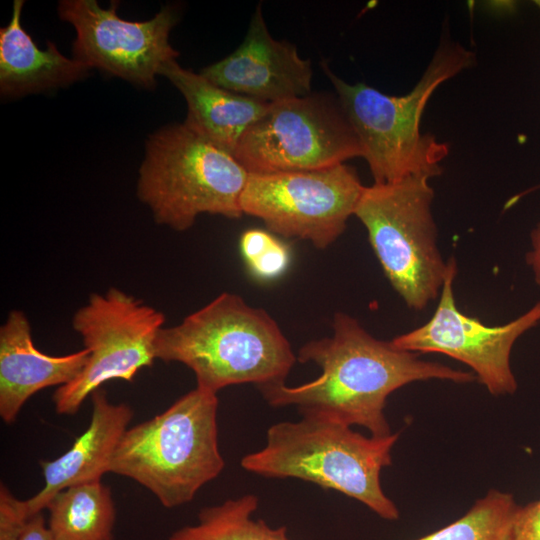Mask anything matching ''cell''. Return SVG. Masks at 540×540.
<instances>
[{"label": "cell", "instance_id": "obj_1", "mask_svg": "<svg viewBox=\"0 0 540 540\" xmlns=\"http://www.w3.org/2000/svg\"><path fill=\"white\" fill-rule=\"evenodd\" d=\"M333 334L305 343L297 353L301 363L313 362L320 375L307 383L257 387L272 407L295 406L302 416L332 419L366 428L371 436L391 435L384 409L388 396L414 381L441 379L473 382V373L421 360L392 341L373 337L354 317L334 315Z\"/></svg>", "mask_w": 540, "mask_h": 540}, {"label": "cell", "instance_id": "obj_17", "mask_svg": "<svg viewBox=\"0 0 540 540\" xmlns=\"http://www.w3.org/2000/svg\"><path fill=\"white\" fill-rule=\"evenodd\" d=\"M24 1L13 2L12 17L0 29V91L22 96L71 84L88 74L90 67L65 57L48 42L40 49L21 25Z\"/></svg>", "mask_w": 540, "mask_h": 540}, {"label": "cell", "instance_id": "obj_11", "mask_svg": "<svg viewBox=\"0 0 540 540\" xmlns=\"http://www.w3.org/2000/svg\"><path fill=\"white\" fill-rule=\"evenodd\" d=\"M448 264L432 317L391 341L402 350L447 355L471 367L492 395L513 394L517 381L511 369V351L516 340L540 322V300L508 323L486 325L459 310L454 295L456 259L450 257Z\"/></svg>", "mask_w": 540, "mask_h": 540}, {"label": "cell", "instance_id": "obj_18", "mask_svg": "<svg viewBox=\"0 0 540 540\" xmlns=\"http://www.w3.org/2000/svg\"><path fill=\"white\" fill-rule=\"evenodd\" d=\"M46 509L57 540H113L116 510L111 490L101 480L62 490Z\"/></svg>", "mask_w": 540, "mask_h": 540}, {"label": "cell", "instance_id": "obj_12", "mask_svg": "<svg viewBox=\"0 0 540 540\" xmlns=\"http://www.w3.org/2000/svg\"><path fill=\"white\" fill-rule=\"evenodd\" d=\"M118 2L108 9L95 0H62L59 17L76 31L74 59L131 83L152 88L156 75L179 52L169 43V34L178 21L172 6H164L150 20L134 22L117 14Z\"/></svg>", "mask_w": 540, "mask_h": 540}, {"label": "cell", "instance_id": "obj_19", "mask_svg": "<svg viewBox=\"0 0 540 540\" xmlns=\"http://www.w3.org/2000/svg\"><path fill=\"white\" fill-rule=\"evenodd\" d=\"M519 508L512 494L492 489L463 517L417 540H514Z\"/></svg>", "mask_w": 540, "mask_h": 540}, {"label": "cell", "instance_id": "obj_9", "mask_svg": "<svg viewBox=\"0 0 540 540\" xmlns=\"http://www.w3.org/2000/svg\"><path fill=\"white\" fill-rule=\"evenodd\" d=\"M164 322L162 312L120 289L91 294L72 318L73 329L89 351L88 360L74 380L54 392L56 412L74 415L110 380L132 382L156 359V339Z\"/></svg>", "mask_w": 540, "mask_h": 540}, {"label": "cell", "instance_id": "obj_16", "mask_svg": "<svg viewBox=\"0 0 540 540\" xmlns=\"http://www.w3.org/2000/svg\"><path fill=\"white\" fill-rule=\"evenodd\" d=\"M159 75L183 95L187 104L184 124L233 156L246 131L270 105L224 89L200 73L181 67L176 60L166 62Z\"/></svg>", "mask_w": 540, "mask_h": 540}, {"label": "cell", "instance_id": "obj_22", "mask_svg": "<svg viewBox=\"0 0 540 540\" xmlns=\"http://www.w3.org/2000/svg\"><path fill=\"white\" fill-rule=\"evenodd\" d=\"M23 500L17 499L1 483L0 486V540H11L28 519Z\"/></svg>", "mask_w": 540, "mask_h": 540}, {"label": "cell", "instance_id": "obj_26", "mask_svg": "<svg viewBox=\"0 0 540 540\" xmlns=\"http://www.w3.org/2000/svg\"><path fill=\"white\" fill-rule=\"evenodd\" d=\"M526 263L533 272L536 284L540 286V222L531 232V249L526 253Z\"/></svg>", "mask_w": 540, "mask_h": 540}, {"label": "cell", "instance_id": "obj_24", "mask_svg": "<svg viewBox=\"0 0 540 540\" xmlns=\"http://www.w3.org/2000/svg\"><path fill=\"white\" fill-rule=\"evenodd\" d=\"M242 540H289L286 526L272 528L262 519L251 517L244 525Z\"/></svg>", "mask_w": 540, "mask_h": 540}, {"label": "cell", "instance_id": "obj_20", "mask_svg": "<svg viewBox=\"0 0 540 540\" xmlns=\"http://www.w3.org/2000/svg\"><path fill=\"white\" fill-rule=\"evenodd\" d=\"M258 497L246 494L203 508L198 523L176 530L169 540H242L246 522L258 507Z\"/></svg>", "mask_w": 540, "mask_h": 540}, {"label": "cell", "instance_id": "obj_25", "mask_svg": "<svg viewBox=\"0 0 540 540\" xmlns=\"http://www.w3.org/2000/svg\"><path fill=\"white\" fill-rule=\"evenodd\" d=\"M11 540H57L48 527L42 512L28 517Z\"/></svg>", "mask_w": 540, "mask_h": 540}, {"label": "cell", "instance_id": "obj_10", "mask_svg": "<svg viewBox=\"0 0 540 540\" xmlns=\"http://www.w3.org/2000/svg\"><path fill=\"white\" fill-rule=\"evenodd\" d=\"M364 187L355 168L345 163L249 174L240 205L243 214L262 220L270 232L325 249L344 232Z\"/></svg>", "mask_w": 540, "mask_h": 540}, {"label": "cell", "instance_id": "obj_21", "mask_svg": "<svg viewBox=\"0 0 540 540\" xmlns=\"http://www.w3.org/2000/svg\"><path fill=\"white\" fill-rule=\"evenodd\" d=\"M241 255L251 274L262 281L282 276L291 262L289 247L272 233L246 230L240 237Z\"/></svg>", "mask_w": 540, "mask_h": 540}, {"label": "cell", "instance_id": "obj_15", "mask_svg": "<svg viewBox=\"0 0 540 540\" xmlns=\"http://www.w3.org/2000/svg\"><path fill=\"white\" fill-rule=\"evenodd\" d=\"M86 348L63 356L38 350L21 310L9 312L0 327V416L14 423L24 403L38 391L74 380L87 363Z\"/></svg>", "mask_w": 540, "mask_h": 540}, {"label": "cell", "instance_id": "obj_8", "mask_svg": "<svg viewBox=\"0 0 540 540\" xmlns=\"http://www.w3.org/2000/svg\"><path fill=\"white\" fill-rule=\"evenodd\" d=\"M363 156L337 96L325 93L270 104L234 152L249 174L318 170Z\"/></svg>", "mask_w": 540, "mask_h": 540}, {"label": "cell", "instance_id": "obj_5", "mask_svg": "<svg viewBox=\"0 0 540 540\" xmlns=\"http://www.w3.org/2000/svg\"><path fill=\"white\" fill-rule=\"evenodd\" d=\"M217 409L216 393L189 391L164 412L127 429L109 472L138 482L164 507L189 503L225 466Z\"/></svg>", "mask_w": 540, "mask_h": 540}, {"label": "cell", "instance_id": "obj_2", "mask_svg": "<svg viewBox=\"0 0 540 540\" xmlns=\"http://www.w3.org/2000/svg\"><path fill=\"white\" fill-rule=\"evenodd\" d=\"M155 357L184 364L195 374L196 387L216 394L230 385L283 383L297 361L276 321L229 292L163 327Z\"/></svg>", "mask_w": 540, "mask_h": 540}, {"label": "cell", "instance_id": "obj_6", "mask_svg": "<svg viewBox=\"0 0 540 540\" xmlns=\"http://www.w3.org/2000/svg\"><path fill=\"white\" fill-rule=\"evenodd\" d=\"M249 173L229 152L184 123L151 134L139 169L137 196L156 223L176 231L204 213L237 219Z\"/></svg>", "mask_w": 540, "mask_h": 540}, {"label": "cell", "instance_id": "obj_7", "mask_svg": "<svg viewBox=\"0 0 540 540\" xmlns=\"http://www.w3.org/2000/svg\"><path fill=\"white\" fill-rule=\"evenodd\" d=\"M429 179L365 186L354 212L391 286L417 311L439 297L449 268L437 243Z\"/></svg>", "mask_w": 540, "mask_h": 540}, {"label": "cell", "instance_id": "obj_4", "mask_svg": "<svg viewBox=\"0 0 540 540\" xmlns=\"http://www.w3.org/2000/svg\"><path fill=\"white\" fill-rule=\"evenodd\" d=\"M399 433L366 437L351 426L320 416L269 427L266 444L241 459V467L266 478H295L354 498L386 520L399 510L383 492L380 473L392 464Z\"/></svg>", "mask_w": 540, "mask_h": 540}, {"label": "cell", "instance_id": "obj_23", "mask_svg": "<svg viewBox=\"0 0 540 540\" xmlns=\"http://www.w3.org/2000/svg\"><path fill=\"white\" fill-rule=\"evenodd\" d=\"M514 540H540V499L520 506L515 521Z\"/></svg>", "mask_w": 540, "mask_h": 540}, {"label": "cell", "instance_id": "obj_3", "mask_svg": "<svg viewBox=\"0 0 540 540\" xmlns=\"http://www.w3.org/2000/svg\"><path fill=\"white\" fill-rule=\"evenodd\" d=\"M475 63L473 51L442 36L414 88L406 95L391 96L365 83L350 84L322 62L362 144L374 183H391L409 176L432 178L442 173L441 162L449 153V145L433 134L422 133L421 117L435 89Z\"/></svg>", "mask_w": 540, "mask_h": 540}, {"label": "cell", "instance_id": "obj_14", "mask_svg": "<svg viewBox=\"0 0 540 540\" xmlns=\"http://www.w3.org/2000/svg\"><path fill=\"white\" fill-rule=\"evenodd\" d=\"M92 415L87 429L58 458L41 461L44 486L23 500L28 516L42 512L62 490L93 481L110 471L115 450L133 418L132 408L111 403L98 389L91 394Z\"/></svg>", "mask_w": 540, "mask_h": 540}, {"label": "cell", "instance_id": "obj_13", "mask_svg": "<svg viewBox=\"0 0 540 540\" xmlns=\"http://www.w3.org/2000/svg\"><path fill=\"white\" fill-rule=\"evenodd\" d=\"M200 74L224 89L267 104L312 93L311 60L302 58L294 44L272 37L261 5L240 45Z\"/></svg>", "mask_w": 540, "mask_h": 540}]
</instances>
